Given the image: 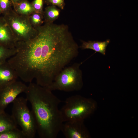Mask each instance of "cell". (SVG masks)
<instances>
[{"label":"cell","mask_w":138,"mask_h":138,"mask_svg":"<svg viewBox=\"0 0 138 138\" xmlns=\"http://www.w3.org/2000/svg\"><path fill=\"white\" fill-rule=\"evenodd\" d=\"M15 6V12L18 14L23 15L30 16L34 12L32 4L24 1L19 2Z\"/></svg>","instance_id":"obj_14"},{"label":"cell","mask_w":138,"mask_h":138,"mask_svg":"<svg viewBox=\"0 0 138 138\" xmlns=\"http://www.w3.org/2000/svg\"><path fill=\"white\" fill-rule=\"evenodd\" d=\"M25 93L31 105L39 137L56 138L64 122L58 108L61 100L52 91L31 82Z\"/></svg>","instance_id":"obj_2"},{"label":"cell","mask_w":138,"mask_h":138,"mask_svg":"<svg viewBox=\"0 0 138 138\" xmlns=\"http://www.w3.org/2000/svg\"><path fill=\"white\" fill-rule=\"evenodd\" d=\"M60 10L56 6L52 5L47 7L43 12V16L45 22L52 23L59 17Z\"/></svg>","instance_id":"obj_13"},{"label":"cell","mask_w":138,"mask_h":138,"mask_svg":"<svg viewBox=\"0 0 138 138\" xmlns=\"http://www.w3.org/2000/svg\"><path fill=\"white\" fill-rule=\"evenodd\" d=\"M15 48L10 49L0 45V64L7 61L16 53Z\"/></svg>","instance_id":"obj_16"},{"label":"cell","mask_w":138,"mask_h":138,"mask_svg":"<svg viewBox=\"0 0 138 138\" xmlns=\"http://www.w3.org/2000/svg\"><path fill=\"white\" fill-rule=\"evenodd\" d=\"M3 15L18 42L28 40L36 34L37 29L31 24L29 16L19 14L11 9Z\"/></svg>","instance_id":"obj_6"},{"label":"cell","mask_w":138,"mask_h":138,"mask_svg":"<svg viewBox=\"0 0 138 138\" xmlns=\"http://www.w3.org/2000/svg\"><path fill=\"white\" fill-rule=\"evenodd\" d=\"M18 77L7 60L0 64V86L3 87L16 80Z\"/></svg>","instance_id":"obj_10"},{"label":"cell","mask_w":138,"mask_h":138,"mask_svg":"<svg viewBox=\"0 0 138 138\" xmlns=\"http://www.w3.org/2000/svg\"><path fill=\"white\" fill-rule=\"evenodd\" d=\"M12 1L15 4H17L20 2L21 0H12Z\"/></svg>","instance_id":"obj_21"},{"label":"cell","mask_w":138,"mask_h":138,"mask_svg":"<svg viewBox=\"0 0 138 138\" xmlns=\"http://www.w3.org/2000/svg\"><path fill=\"white\" fill-rule=\"evenodd\" d=\"M82 44L80 48L82 49H91L96 52H98L105 55L107 47L110 40L107 39L103 41H89L86 42L82 41Z\"/></svg>","instance_id":"obj_11"},{"label":"cell","mask_w":138,"mask_h":138,"mask_svg":"<svg viewBox=\"0 0 138 138\" xmlns=\"http://www.w3.org/2000/svg\"><path fill=\"white\" fill-rule=\"evenodd\" d=\"M27 101L26 98L17 97L13 102L12 115L26 138H33L37 131L36 126L32 113L27 106Z\"/></svg>","instance_id":"obj_5"},{"label":"cell","mask_w":138,"mask_h":138,"mask_svg":"<svg viewBox=\"0 0 138 138\" xmlns=\"http://www.w3.org/2000/svg\"><path fill=\"white\" fill-rule=\"evenodd\" d=\"M9 0H0V8L2 14H4L11 9Z\"/></svg>","instance_id":"obj_19"},{"label":"cell","mask_w":138,"mask_h":138,"mask_svg":"<svg viewBox=\"0 0 138 138\" xmlns=\"http://www.w3.org/2000/svg\"><path fill=\"white\" fill-rule=\"evenodd\" d=\"M43 0H34L32 5L34 10V12L43 14Z\"/></svg>","instance_id":"obj_18"},{"label":"cell","mask_w":138,"mask_h":138,"mask_svg":"<svg viewBox=\"0 0 138 138\" xmlns=\"http://www.w3.org/2000/svg\"><path fill=\"white\" fill-rule=\"evenodd\" d=\"M46 2L48 4L57 6L62 9L64 8L65 5L64 0H47Z\"/></svg>","instance_id":"obj_20"},{"label":"cell","mask_w":138,"mask_h":138,"mask_svg":"<svg viewBox=\"0 0 138 138\" xmlns=\"http://www.w3.org/2000/svg\"></svg>","instance_id":"obj_23"},{"label":"cell","mask_w":138,"mask_h":138,"mask_svg":"<svg viewBox=\"0 0 138 138\" xmlns=\"http://www.w3.org/2000/svg\"><path fill=\"white\" fill-rule=\"evenodd\" d=\"M36 28L33 38L18 42L16 53L7 61L23 81L35 79L47 88L77 56L79 47L67 25L45 22Z\"/></svg>","instance_id":"obj_1"},{"label":"cell","mask_w":138,"mask_h":138,"mask_svg":"<svg viewBox=\"0 0 138 138\" xmlns=\"http://www.w3.org/2000/svg\"><path fill=\"white\" fill-rule=\"evenodd\" d=\"M83 121L74 120L63 122L61 131L66 138H88L89 135Z\"/></svg>","instance_id":"obj_8"},{"label":"cell","mask_w":138,"mask_h":138,"mask_svg":"<svg viewBox=\"0 0 138 138\" xmlns=\"http://www.w3.org/2000/svg\"><path fill=\"white\" fill-rule=\"evenodd\" d=\"M0 138H26L21 130L15 128L0 133Z\"/></svg>","instance_id":"obj_15"},{"label":"cell","mask_w":138,"mask_h":138,"mask_svg":"<svg viewBox=\"0 0 138 138\" xmlns=\"http://www.w3.org/2000/svg\"><path fill=\"white\" fill-rule=\"evenodd\" d=\"M43 14L34 12L29 16V18L32 26L35 28L40 26L43 23Z\"/></svg>","instance_id":"obj_17"},{"label":"cell","mask_w":138,"mask_h":138,"mask_svg":"<svg viewBox=\"0 0 138 138\" xmlns=\"http://www.w3.org/2000/svg\"><path fill=\"white\" fill-rule=\"evenodd\" d=\"M2 14V13L1 10L0 8V15Z\"/></svg>","instance_id":"obj_22"},{"label":"cell","mask_w":138,"mask_h":138,"mask_svg":"<svg viewBox=\"0 0 138 138\" xmlns=\"http://www.w3.org/2000/svg\"><path fill=\"white\" fill-rule=\"evenodd\" d=\"M0 111V133L17 128V124L12 116L5 114Z\"/></svg>","instance_id":"obj_12"},{"label":"cell","mask_w":138,"mask_h":138,"mask_svg":"<svg viewBox=\"0 0 138 138\" xmlns=\"http://www.w3.org/2000/svg\"><path fill=\"white\" fill-rule=\"evenodd\" d=\"M18 43L8 24L0 16V45L8 48H15Z\"/></svg>","instance_id":"obj_9"},{"label":"cell","mask_w":138,"mask_h":138,"mask_svg":"<svg viewBox=\"0 0 138 138\" xmlns=\"http://www.w3.org/2000/svg\"><path fill=\"white\" fill-rule=\"evenodd\" d=\"M27 87L25 84L17 80L0 88V111L13 102L20 93L25 92Z\"/></svg>","instance_id":"obj_7"},{"label":"cell","mask_w":138,"mask_h":138,"mask_svg":"<svg viewBox=\"0 0 138 138\" xmlns=\"http://www.w3.org/2000/svg\"><path fill=\"white\" fill-rule=\"evenodd\" d=\"M95 104L91 99L79 95H73L66 99L60 109L63 122L83 120L94 110Z\"/></svg>","instance_id":"obj_3"},{"label":"cell","mask_w":138,"mask_h":138,"mask_svg":"<svg viewBox=\"0 0 138 138\" xmlns=\"http://www.w3.org/2000/svg\"><path fill=\"white\" fill-rule=\"evenodd\" d=\"M80 63H75L65 67L55 76L47 88L52 91L59 90L66 92L80 90L83 86Z\"/></svg>","instance_id":"obj_4"}]
</instances>
